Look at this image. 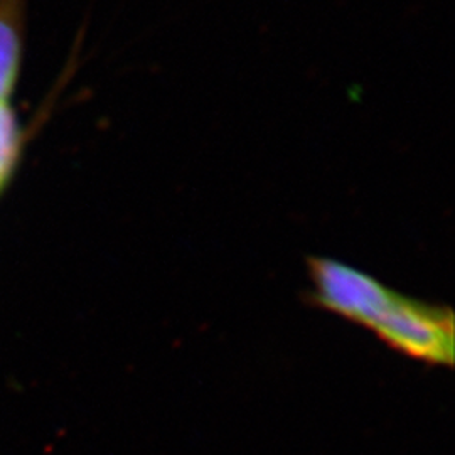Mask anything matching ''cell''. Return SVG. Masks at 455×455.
Masks as SVG:
<instances>
[{
	"label": "cell",
	"instance_id": "cell-2",
	"mask_svg": "<svg viewBox=\"0 0 455 455\" xmlns=\"http://www.w3.org/2000/svg\"><path fill=\"white\" fill-rule=\"evenodd\" d=\"M19 0H0V103H7L20 69Z\"/></svg>",
	"mask_w": 455,
	"mask_h": 455
},
{
	"label": "cell",
	"instance_id": "cell-1",
	"mask_svg": "<svg viewBox=\"0 0 455 455\" xmlns=\"http://www.w3.org/2000/svg\"><path fill=\"white\" fill-rule=\"evenodd\" d=\"M307 300L371 331L391 351L428 366L452 368L454 310L383 283L371 274L327 257H307Z\"/></svg>",
	"mask_w": 455,
	"mask_h": 455
},
{
	"label": "cell",
	"instance_id": "cell-3",
	"mask_svg": "<svg viewBox=\"0 0 455 455\" xmlns=\"http://www.w3.org/2000/svg\"><path fill=\"white\" fill-rule=\"evenodd\" d=\"M20 140L16 116L7 103H0V191L16 167Z\"/></svg>",
	"mask_w": 455,
	"mask_h": 455
}]
</instances>
